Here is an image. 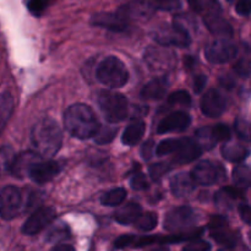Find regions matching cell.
<instances>
[{"label": "cell", "mask_w": 251, "mask_h": 251, "mask_svg": "<svg viewBox=\"0 0 251 251\" xmlns=\"http://www.w3.org/2000/svg\"><path fill=\"white\" fill-rule=\"evenodd\" d=\"M189 5L196 14L201 15L202 19L211 15L222 14V9L218 0H188Z\"/></svg>", "instance_id": "d4e9b609"}, {"label": "cell", "mask_w": 251, "mask_h": 251, "mask_svg": "<svg viewBox=\"0 0 251 251\" xmlns=\"http://www.w3.org/2000/svg\"><path fill=\"white\" fill-rule=\"evenodd\" d=\"M146 1H149L157 10L172 11L180 7V0H146Z\"/></svg>", "instance_id": "b9f144b4"}, {"label": "cell", "mask_w": 251, "mask_h": 251, "mask_svg": "<svg viewBox=\"0 0 251 251\" xmlns=\"http://www.w3.org/2000/svg\"><path fill=\"white\" fill-rule=\"evenodd\" d=\"M14 109V98L9 92H4L1 95V102H0V118H1V126L4 127L6 122L11 115Z\"/></svg>", "instance_id": "f1b7e54d"}, {"label": "cell", "mask_w": 251, "mask_h": 251, "mask_svg": "<svg viewBox=\"0 0 251 251\" xmlns=\"http://www.w3.org/2000/svg\"><path fill=\"white\" fill-rule=\"evenodd\" d=\"M208 31L215 36L220 37V39H228L233 36V28L229 22L222 16V14L211 15L203 19Z\"/></svg>", "instance_id": "d6986e66"}, {"label": "cell", "mask_w": 251, "mask_h": 251, "mask_svg": "<svg viewBox=\"0 0 251 251\" xmlns=\"http://www.w3.org/2000/svg\"><path fill=\"white\" fill-rule=\"evenodd\" d=\"M243 198H244V194H243V191L240 189L228 186V188H223L216 195V202H217L218 206L228 207V206H230V201H237Z\"/></svg>", "instance_id": "484cf974"}, {"label": "cell", "mask_w": 251, "mask_h": 251, "mask_svg": "<svg viewBox=\"0 0 251 251\" xmlns=\"http://www.w3.org/2000/svg\"><path fill=\"white\" fill-rule=\"evenodd\" d=\"M156 7L152 6L146 0H135L126 2L117 10L127 22L130 21H147L156 12Z\"/></svg>", "instance_id": "8fae6325"}, {"label": "cell", "mask_w": 251, "mask_h": 251, "mask_svg": "<svg viewBox=\"0 0 251 251\" xmlns=\"http://www.w3.org/2000/svg\"><path fill=\"white\" fill-rule=\"evenodd\" d=\"M22 195L16 186L7 185L0 193V213L4 220H12L21 211Z\"/></svg>", "instance_id": "9c48e42d"}, {"label": "cell", "mask_w": 251, "mask_h": 251, "mask_svg": "<svg viewBox=\"0 0 251 251\" xmlns=\"http://www.w3.org/2000/svg\"><path fill=\"white\" fill-rule=\"evenodd\" d=\"M226 105L227 103H226L225 97L217 90L207 91L200 102L201 110L208 118H217L222 115L226 110Z\"/></svg>", "instance_id": "4fadbf2b"}, {"label": "cell", "mask_w": 251, "mask_h": 251, "mask_svg": "<svg viewBox=\"0 0 251 251\" xmlns=\"http://www.w3.org/2000/svg\"><path fill=\"white\" fill-rule=\"evenodd\" d=\"M98 104L109 123H119L127 117L129 105L126 98L122 93L107 90L100 91L98 95Z\"/></svg>", "instance_id": "277c9868"}, {"label": "cell", "mask_w": 251, "mask_h": 251, "mask_svg": "<svg viewBox=\"0 0 251 251\" xmlns=\"http://www.w3.org/2000/svg\"><path fill=\"white\" fill-rule=\"evenodd\" d=\"M212 130L213 139L216 142H228L232 137V131L229 127L225 124H217L211 127Z\"/></svg>", "instance_id": "f35d334b"}, {"label": "cell", "mask_w": 251, "mask_h": 251, "mask_svg": "<svg viewBox=\"0 0 251 251\" xmlns=\"http://www.w3.org/2000/svg\"><path fill=\"white\" fill-rule=\"evenodd\" d=\"M153 149H154V142L152 140H149V141L145 142L144 145L141 146V156L144 159H150L152 157V153H153Z\"/></svg>", "instance_id": "f907efd6"}, {"label": "cell", "mask_w": 251, "mask_h": 251, "mask_svg": "<svg viewBox=\"0 0 251 251\" xmlns=\"http://www.w3.org/2000/svg\"><path fill=\"white\" fill-rule=\"evenodd\" d=\"M60 172V166L55 161L38 162L32 167L28 176L37 184L48 183L49 180L55 178L56 174Z\"/></svg>", "instance_id": "2e32d148"}, {"label": "cell", "mask_w": 251, "mask_h": 251, "mask_svg": "<svg viewBox=\"0 0 251 251\" xmlns=\"http://www.w3.org/2000/svg\"><path fill=\"white\" fill-rule=\"evenodd\" d=\"M206 83H207V77H206L205 75H202V74H200V75H196L195 77H194V91H195L196 93L202 92V90L205 88Z\"/></svg>", "instance_id": "f5cc1de1"}, {"label": "cell", "mask_w": 251, "mask_h": 251, "mask_svg": "<svg viewBox=\"0 0 251 251\" xmlns=\"http://www.w3.org/2000/svg\"><path fill=\"white\" fill-rule=\"evenodd\" d=\"M201 146L189 137L179 139L178 149L176 151V161L178 163H190L201 156Z\"/></svg>", "instance_id": "ac0fdd59"}, {"label": "cell", "mask_w": 251, "mask_h": 251, "mask_svg": "<svg viewBox=\"0 0 251 251\" xmlns=\"http://www.w3.org/2000/svg\"><path fill=\"white\" fill-rule=\"evenodd\" d=\"M238 211H239L240 218L244 221L247 225H251V207L247 203H242L238 207Z\"/></svg>", "instance_id": "816d5d0a"}, {"label": "cell", "mask_w": 251, "mask_h": 251, "mask_svg": "<svg viewBox=\"0 0 251 251\" xmlns=\"http://www.w3.org/2000/svg\"><path fill=\"white\" fill-rule=\"evenodd\" d=\"M56 0H28V2H27V9H28V11L34 17H39Z\"/></svg>", "instance_id": "1f68e13d"}, {"label": "cell", "mask_w": 251, "mask_h": 251, "mask_svg": "<svg viewBox=\"0 0 251 251\" xmlns=\"http://www.w3.org/2000/svg\"><path fill=\"white\" fill-rule=\"evenodd\" d=\"M126 199V190L124 188H117L113 190L108 191L104 195L100 198V203L103 206H110V207H115V206H120Z\"/></svg>", "instance_id": "4316f807"}, {"label": "cell", "mask_w": 251, "mask_h": 251, "mask_svg": "<svg viewBox=\"0 0 251 251\" xmlns=\"http://www.w3.org/2000/svg\"><path fill=\"white\" fill-rule=\"evenodd\" d=\"M130 184H131V188L137 191L146 190V189L149 188V180H147V176H145L144 173H141V172L135 173L134 176H132L131 180H130Z\"/></svg>", "instance_id": "7bdbcfd3"}, {"label": "cell", "mask_w": 251, "mask_h": 251, "mask_svg": "<svg viewBox=\"0 0 251 251\" xmlns=\"http://www.w3.org/2000/svg\"><path fill=\"white\" fill-rule=\"evenodd\" d=\"M153 38L162 47L185 48L191 43V34L174 22L172 25H161L153 32Z\"/></svg>", "instance_id": "5b68a950"}, {"label": "cell", "mask_w": 251, "mask_h": 251, "mask_svg": "<svg viewBox=\"0 0 251 251\" xmlns=\"http://www.w3.org/2000/svg\"><path fill=\"white\" fill-rule=\"evenodd\" d=\"M50 251H76V250H75V248L71 247V245H69V244H60V245H56V247H54Z\"/></svg>", "instance_id": "11a10c76"}, {"label": "cell", "mask_w": 251, "mask_h": 251, "mask_svg": "<svg viewBox=\"0 0 251 251\" xmlns=\"http://www.w3.org/2000/svg\"><path fill=\"white\" fill-rule=\"evenodd\" d=\"M31 142L39 156L51 157L60 150L63 132L55 120L43 118L32 129Z\"/></svg>", "instance_id": "7a4b0ae2"}, {"label": "cell", "mask_w": 251, "mask_h": 251, "mask_svg": "<svg viewBox=\"0 0 251 251\" xmlns=\"http://www.w3.org/2000/svg\"><path fill=\"white\" fill-rule=\"evenodd\" d=\"M221 153L229 162H242L249 156V149L238 142H225L221 147Z\"/></svg>", "instance_id": "cb8c5ba5"}, {"label": "cell", "mask_w": 251, "mask_h": 251, "mask_svg": "<svg viewBox=\"0 0 251 251\" xmlns=\"http://www.w3.org/2000/svg\"><path fill=\"white\" fill-rule=\"evenodd\" d=\"M56 217V212L53 207H41L32 213L31 217L22 226L21 232L25 235H36L39 232L48 227L54 218Z\"/></svg>", "instance_id": "7c38bea8"}, {"label": "cell", "mask_w": 251, "mask_h": 251, "mask_svg": "<svg viewBox=\"0 0 251 251\" xmlns=\"http://www.w3.org/2000/svg\"><path fill=\"white\" fill-rule=\"evenodd\" d=\"M142 216V208L141 206L137 202H129L127 205L120 207L117 212L114 213V220L118 223L123 226L131 225V223H136V221L139 220Z\"/></svg>", "instance_id": "44dd1931"}, {"label": "cell", "mask_w": 251, "mask_h": 251, "mask_svg": "<svg viewBox=\"0 0 251 251\" xmlns=\"http://www.w3.org/2000/svg\"><path fill=\"white\" fill-rule=\"evenodd\" d=\"M211 245L205 240H194L184 247L183 251H210Z\"/></svg>", "instance_id": "f6af8a7d"}, {"label": "cell", "mask_w": 251, "mask_h": 251, "mask_svg": "<svg viewBox=\"0 0 251 251\" xmlns=\"http://www.w3.org/2000/svg\"><path fill=\"white\" fill-rule=\"evenodd\" d=\"M93 26L102 27L113 32H123L129 27V22L119 12H98L91 17Z\"/></svg>", "instance_id": "5bb4252c"}, {"label": "cell", "mask_w": 251, "mask_h": 251, "mask_svg": "<svg viewBox=\"0 0 251 251\" xmlns=\"http://www.w3.org/2000/svg\"><path fill=\"white\" fill-rule=\"evenodd\" d=\"M168 103L171 105H183V107H190L191 97L185 91H176L169 95Z\"/></svg>", "instance_id": "74e56055"}, {"label": "cell", "mask_w": 251, "mask_h": 251, "mask_svg": "<svg viewBox=\"0 0 251 251\" xmlns=\"http://www.w3.org/2000/svg\"><path fill=\"white\" fill-rule=\"evenodd\" d=\"M168 90V81L164 77H157L144 86L141 97L144 100H161Z\"/></svg>", "instance_id": "7402d4cb"}, {"label": "cell", "mask_w": 251, "mask_h": 251, "mask_svg": "<svg viewBox=\"0 0 251 251\" xmlns=\"http://www.w3.org/2000/svg\"><path fill=\"white\" fill-rule=\"evenodd\" d=\"M195 134H196V137L199 139V141H200L202 145H205L207 149H211V147H213V145L217 144V142L215 141V139H213L212 130H211V127H208V126L200 127V129H199Z\"/></svg>", "instance_id": "ab89813d"}, {"label": "cell", "mask_w": 251, "mask_h": 251, "mask_svg": "<svg viewBox=\"0 0 251 251\" xmlns=\"http://www.w3.org/2000/svg\"><path fill=\"white\" fill-rule=\"evenodd\" d=\"M228 227V221L223 216H212L208 222V228L211 230L213 229H220V228Z\"/></svg>", "instance_id": "681fc988"}, {"label": "cell", "mask_w": 251, "mask_h": 251, "mask_svg": "<svg viewBox=\"0 0 251 251\" xmlns=\"http://www.w3.org/2000/svg\"><path fill=\"white\" fill-rule=\"evenodd\" d=\"M195 184L191 174L179 173L171 179L172 193L178 198H185L193 193L195 189Z\"/></svg>", "instance_id": "ffe728a7"}, {"label": "cell", "mask_w": 251, "mask_h": 251, "mask_svg": "<svg viewBox=\"0 0 251 251\" xmlns=\"http://www.w3.org/2000/svg\"><path fill=\"white\" fill-rule=\"evenodd\" d=\"M96 76L98 81L110 88H119L129 81V71L125 64L114 55L103 59L97 66Z\"/></svg>", "instance_id": "3957f363"}, {"label": "cell", "mask_w": 251, "mask_h": 251, "mask_svg": "<svg viewBox=\"0 0 251 251\" xmlns=\"http://www.w3.org/2000/svg\"><path fill=\"white\" fill-rule=\"evenodd\" d=\"M136 240V238L131 234H124L122 237L118 238L114 242V248L115 249H124V248L129 247V245L134 244V242Z\"/></svg>", "instance_id": "c3c4849f"}, {"label": "cell", "mask_w": 251, "mask_h": 251, "mask_svg": "<svg viewBox=\"0 0 251 251\" xmlns=\"http://www.w3.org/2000/svg\"><path fill=\"white\" fill-rule=\"evenodd\" d=\"M200 220L201 216L198 211L188 206H181L167 213L164 218V228L169 232H179L198 225Z\"/></svg>", "instance_id": "8992f818"}, {"label": "cell", "mask_w": 251, "mask_h": 251, "mask_svg": "<svg viewBox=\"0 0 251 251\" xmlns=\"http://www.w3.org/2000/svg\"><path fill=\"white\" fill-rule=\"evenodd\" d=\"M158 223V217L154 212H147V213H142L141 217L136 221L135 223V227L137 229L142 230V232H150V230L154 229Z\"/></svg>", "instance_id": "f546056e"}, {"label": "cell", "mask_w": 251, "mask_h": 251, "mask_svg": "<svg viewBox=\"0 0 251 251\" xmlns=\"http://www.w3.org/2000/svg\"><path fill=\"white\" fill-rule=\"evenodd\" d=\"M64 126L71 136L81 140L95 137L100 129L96 113L83 103H76L66 109Z\"/></svg>", "instance_id": "6da1fadb"}, {"label": "cell", "mask_w": 251, "mask_h": 251, "mask_svg": "<svg viewBox=\"0 0 251 251\" xmlns=\"http://www.w3.org/2000/svg\"><path fill=\"white\" fill-rule=\"evenodd\" d=\"M233 179L240 186H251V167L238 166L233 171Z\"/></svg>", "instance_id": "4dcf8cb0"}, {"label": "cell", "mask_w": 251, "mask_h": 251, "mask_svg": "<svg viewBox=\"0 0 251 251\" xmlns=\"http://www.w3.org/2000/svg\"><path fill=\"white\" fill-rule=\"evenodd\" d=\"M221 85H222L225 88H228V90H232V88L234 87L235 83H234V81H233L232 78L229 77V76H227V77H226V76H225V77L221 78Z\"/></svg>", "instance_id": "db71d44e"}, {"label": "cell", "mask_w": 251, "mask_h": 251, "mask_svg": "<svg viewBox=\"0 0 251 251\" xmlns=\"http://www.w3.org/2000/svg\"><path fill=\"white\" fill-rule=\"evenodd\" d=\"M238 48L228 39H218L206 48L205 55L212 64H225L237 56Z\"/></svg>", "instance_id": "30bf717a"}, {"label": "cell", "mask_w": 251, "mask_h": 251, "mask_svg": "<svg viewBox=\"0 0 251 251\" xmlns=\"http://www.w3.org/2000/svg\"><path fill=\"white\" fill-rule=\"evenodd\" d=\"M235 11L240 16H249L251 14V0H238L235 4Z\"/></svg>", "instance_id": "7dc6e473"}, {"label": "cell", "mask_w": 251, "mask_h": 251, "mask_svg": "<svg viewBox=\"0 0 251 251\" xmlns=\"http://www.w3.org/2000/svg\"><path fill=\"white\" fill-rule=\"evenodd\" d=\"M191 176L196 184L211 186L226 179V171L222 164L211 161L199 162L191 172Z\"/></svg>", "instance_id": "52a82bcc"}, {"label": "cell", "mask_w": 251, "mask_h": 251, "mask_svg": "<svg viewBox=\"0 0 251 251\" xmlns=\"http://www.w3.org/2000/svg\"><path fill=\"white\" fill-rule=\"evenodd\" d=\"M174 24L179 25L180 27H183L186 32L189 33H193V32H196L198 29V24L195 22L193 16L188 14H181V15H176L174 17Z\"/></svg>", "instance_id": "e575fe53"}, {"label": "cell", "mask_w": 251, "mask_h": 251, "mask_svg": "<svg viewBox=\"0 0 251 251\" xmlns=\"http://www.w3.org/2000/svg\"><path fill=\"white\" fill-rule=\"evenodd\" d=\"M179 139H167L163 140L158 144L156 149V153L158 156H166V154L176 153V149H178Z\"/></svg>", "instance_id": "d590c367"}, {"label": "cell", "mask_w": 251, "mask_h": 251, "mask_svg": "<svg viewBox=\"0 0 251 251\" xmlns=\"http://www.w3.org/2000/svg\"><path fill=\"white\" fill-rule=\"evenodd\" d=\"M39 162L38 153L32 151H25L22 153L17 154L15 157L14 163L10 167V173L16 178H24L25 176H28L32 167Z\"/></svg>", "instance_id": "e0dca14e"}, {"label": "cell", "mask_w": 251, "mask_h": 251, "mask_svg": "<svg viewBox=\"0 0 251 251\" xmlns=\"http://www.w3.org/2000/svg\"><path fill=\"white\" fill-rule=\"evenodd\" d=\"M227 1H228V2H234L235 0H227Z\"/></svg>", "instance_id": "91938a15"}, {"label": "cell", "mask_w": 251, "mask_h": 251, "mask_svg": "<svg viewBox=\"0 0 251 251\" xmlns=\"http://www.w3.org/2000/svg\"><path fill=\"white\" fill-rule=\"evenodd\" d=\"M172 169V164L167 163V162H159V163H154L150 167V176L153 180L161 179L166 173H168Z\"/></svg>", "instance_id": "60d3db41"}, {"label": "cell", "mask_w": 251, "mask_h": 251, "mask_svg": "<svg viewBox=\"0 0 251 251\" xmlns=\"http://www.w3.org/2000/svg\"><path fill=\"white\" fill-rule=\"evenodd\" d=\"M218 251H230L229 249H221V250H218Z\"/></svg>", "instance_id": "680465c9"}, {"label": "cell", "mask_w": 251, "mask_h": 251, "mask_svg": "<svg viewBox=\"0 0 251 251\" xmlns=\"http://www.w3.org/2000/svg\"><path fill=\"white\" fill-rule=\"evenodd\" d=\"M194 64H195V60H194L191 56H188V58L185 59V66L189 69V70H190V69H193Z\"/></svg>", "instance_id": "9f6ffc18"}, {"label": "cell", "mask_w": 251, "mask_h": 251, "mask_svg": "<svg viewBox=\"0 0 251 251\" xmlns=\"http://www.w3.org/2000/svg\"><path fill=\"white\" fill-rule=\"evenodd\" d=\"M117 127L113 126H103L98 130L97 135L95 136V141L98 145H105L109 144L117 135Z\"/></svg>", "instance_id": "8d00e7d4"}, {"label": "cell", "mask_w": 251, "mask_h": 251, "mask_svg": "<svg viewBox=\"0 0 251 251\" xmlns=\"http://www.w3.org/2000/svg\"><path fill=\"white\" fill-rule=\"evenodd\" d=\"M191 123V118L185 112H174L164 117L159 122L157 126L158 134H167V132H180L189 127Z\"/></svg>", "instance_id": "9a60e30c"}, {"label": "cell", "mask_w": 251, "mask_h": 251, "mask_svg": "<svg viewBox=\"0 0 251 251\" xmlns=\"http://www.w3.org/2000/svg\"><path fill=\"white\" fill-rule=\"evenodd\" d=\"M234 130L240 140L245 142H251V124L243 118H237L234 120Z\"/></svg>", "instance_id": "d6a6232c"}, {"label": "cell", "mask_w": 251, "mask_h": 251, "mask_svg": "<svg viewBox=\"0 0 251 251\" xmlns=\"http://www.w3.org/2000/svg\"><path fill=\"white\" fill-rule=\"evenodd\" d=\"M1 156H2V166H4L7 171H10V167H11V164L14 163L16 154L14 153V151H12L10 147L5 146L2 147Z\"/></svg>", "instance_id": "bcb514c9"}, {"label": "cell", "mask_w": 251, "mask_h": 251, "mask_svg": "<svg viewBox=\"0 0 251 251\" xmlns=\"http://www.w3.org/2000/svg\"><path fill=\"white\" fill-rule=\"evenodd\" d=\"M211 237L221 245H226L227 248H233L237 243V237L233 232L228 229V227L220 228V229L211 230Z\"/></svg>", "instance_id": "83f0119b"}, {"label": "cell", "mask_w": 251, "mask_h": 251, "mask_svg": "<svg viewBox=\"0 0 251 251\" xmlns=\"http://www.w3.org/2000/svg\"><path fill=\"white\" fill-rule=\"evenodd\" d=\"M145 130H146V124H145L144 120H134V122L130 123L129 126L123 132L122 142L126 146H135L145 135Z\"/></svg>", "instance_id": "603a6c76"}, {"label": "cell", "mask_w": 251, "mask_h": 251, "mask_svg": "<svg viewBox=\"0 0 251 251\" xmlns=\"http://www.w3.org/2000/svg\"><path fill=\"white\" fill-rule=\"evenodd\" d=\"M69 234H70V230H69L68 226L61 223V225L55 226V227H53L49 230L48 235H47V240H49L51 243L60 242V240H64L65 238H68Z\"/></svg>", "instance_id": "836d02e7"}, {"label": "cell", "mask_w": 251, "mask_h": 251, "mask_svg": "<svg viewBox=\"0 0 251 251\" xmlns=\"http://www.w3.org/2000/svg\"><path fill=\"white\" fill-rule=\"evenodd\" d=\"M145 61L152 71L158 74H166L173 70L176 66V54L167 48L150 47L145 53Z\"/></svg>", "instance_id": "ba28073f"}, {"label": "cell", "mask_w": 251, "mask_h": 251, "mask_svg": "<svg viewBox=\"0 0 251 251\" xmlns=\"http://www.w3.org/2000/svg\"><path fill=\"white\" fill-rule=\"evenodd\" d=\"M234 71L237 75L247 77L251 74V61L247 60V59H240L234 65Z\"/></svg>", "instance_id": "ee69618b"}, {"label": "cell", "mask_w": 251, "mask_h": 251, "mask_svg": "<svg viewBox=\"0 0 251 251\" xmlns=\"http://www.w3.org/2000/svg\"><path fill=\"white\" fill-rule=\"evenodd\" d=\"M149 251H169V249L167 247H157L154 248V249H151Z\"/></svg>", "instance_id": "6f0895ef"}]
</instances>
